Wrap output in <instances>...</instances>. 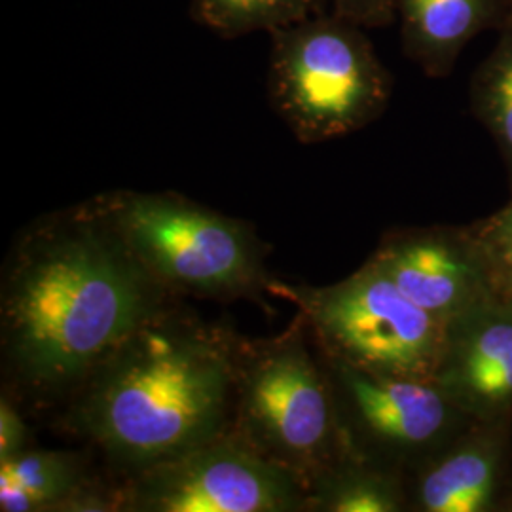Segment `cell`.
Wrapping results in <instances>:
<instances>
[{"instance_id":"cell-18","label":"cell","mask_w":512,"mask_h":512,"mask_svg":"<svg viewBox=\"0 0 512 512\" xmlns=\"http://www.w3.org/2000/svg\"><path fill=\"white\" fill-rule=\"evenodd\" d=\"M334 14L363 29L385 27L395 21V0H330Z\"/></svg>"},{"instance_id":"cell-4","label":"cell","mask_w":512,"mask_h":512,"mask_svg":"<svg viewBox=\"0 0 512 512\" xmlns=\"http://www.w3.org/2000/svg\"><path fill=\"white\" fill-rule=\"evenodd\" d=\"M270 37V103L300 143L346 137L384 114L393 78L361 25L317 14Z\"/></svg>"},{"instance_id":"cell-8","label":"cell","mask_w":512,"mask_h":512,"mask_svg":"<svg viewBox=\"0 0 512 512\" xmlns=\"http://www.w3.org/2000/svg\"><path fill=\"white\" fill-rule=\"evenodd\" d=\"M325 363L351 448L404 475L476 421L433 380L370 374L330 357Z\"/></svg>"},{"instance_id":"cell-10","label":"cell","mask_w":512,"mask_h":512,"mask_svg":"<svg viewBox=\"0 0 512 512\" xmlns=\"http://www.w3.org/2000/svg\"><path fill=\"white\" fill-rule=\"evenodd\" d=\"M406 484L408 511L503 512L512 495V420H476Z\"/></svg>"},{"instance_id":"cell-21","label":"cell","mask_w":512,"mask_h":512,"mask_svg":"<svg viewBox=\"0 0 512 512\" xmlns=\"http://www.w3.org/2000/svg\"><path fill=\"white\" fill-rule=\"evenodd\" d=\"M507 302H511V306H512V294H511V296H509V298H507Z\"/></svg>"},{"instance_id":"cell-6","label":"cell","mask_w":512,"mask_h":512,"mask_svg":"<svg viewBox=\"0 0 512 512\" xmlns=\"http://www.w3.org/2000/svg\"><path fill=\"white\" fill-rule=\"evenodd\" d=\"M291 300L330 359L380 376L435 380L446 323L414 304L370 260L327 287L270 281Z\"/></svg>"},{"instance_id":"cell-20","label":"cell","mask_w":512,"mask_h":512,"mask_svg":"<svg viewBox=\"0 0 512 512\" xmlns=\"http://www.w3.org/2000/svg\"><path fill=\"white\" fill-rule=\"evenodd\" d=\"M503 512H512V495L511 499L507 501V505H505V509H503Z\"/></svg>"},{"instance_id":"cell-19","label":"cell","mask_w":512,"mask_h":512,"mask_svg":"<svg viewBox=\"0 0 512 512\" xmlns=\"http://www.w3.org/2000/svg\"><path fill=\"white\" fill-rule=\"evenodd\" d=\"M29 448V429L18 408L6 397L0 401V463Z\"/></svg>"},{"instance_id":"cell-15","label":"cell","mask_w":512,"mask_h":512,"mask_svg":"<svg viewBox=\"0 0 512 512\" xmlns=\"http://www.w3.org/2000/svg\"><path fill=\"white\" fill-rule=\"evenodd\" d=\"M327 0H190V16L222 38L274 33L321 14Z\"/></svg>"},{"instance_id":"cell-17","label":"cell","mask_w":512,"mask_h":512,"mask_svg":"<svg viewBox=\"0 0 512 512\" xmlns=\"http://www.w3.org/2000/svg\"><path fill=\"white\" fill-rule=\"evenodd\" d=\"M494 281L495 294L507 300L512 294V198L494 215L469 226Z\"/></svg>"},{"instance_id":"cell-1","label":"cell","mask_w":512,"mask_h":512,"mask_svg":"<svg viewBox=\"0 0 512 512\" xmlns=\"http://www.w3.org/2000/svg\"><path fill=\"white\" fill-rule=\"evenodd\" d=\"M173 294L88 202L27 230L2 279V359L37 395L76 391Z\"/></svg>"},{"instance_id":"cell-22","label":"cell","mask_w":512,"mask_h":512,"mask_svg":"<svg viewBox=\"0 0 512 512\" xmlns=\"http://www.w3.org/2000/svg\"><path fill=\"white\" fill-rule=\"evenodd\" d=\"M511 4H512V0H511Z\"/></svg>"},{"instance_id":"cell-7","label":"cell","mask_w":512,"mask_h":512,"mask_svg":"<svg viewBox=\"0 0 512 512\" xmlns=\"http://www.w3.org/2000/svg\"><path fill=\"white\" fill-rule=\"evenodd\" d=\"M120 511H310V488L228 429L181 456L129 476Z\"/></svg>"},{"instance_id":"cell-11","label":"cell","mask_w":512,"mask_h":512,"mask_svg":"<svg viewBox=\"0 0 512 512\" xmlns=\"http://www.w3.org/2000/svg\"><path fill=\"white\" fill-rule=\"evenodd\" d=\"M433 382L475 420H512L511 302L495 296L446 323Z\"/></svg>"},{"instance_id":"cell-13","label":"cell","mask_w":512,"mask_h":512,"mask_svg":"<svg viewBox=\"0 0 512 512\" xmlns=\"http://www.w3.org/2000/svg\"><path fill=\"white\" fill-rule=\"evenodd\" d=\"M310 511H408L406 475L353 448L310 484Z\"/></svg>"},{"instance_id":"cell-12","label":"cell","mask_w":512,"mask_h":512,"mask_svg":"<svg viewBox=\"0 0 512 512\" xmlns=\"http://www.w3.org/2000/svg\"><path fill=\"white\" fill-rule=\"evenodd\" d=\"M511 0H395L404 54L431 78L454 71L473 38L503 25Z\"/></svg>"},{"instance_id":"cell-16","label":"cell","mask_w":512,"mask_h":512,"mask_svg":"<svg viewBox=\"0 0 512 512\" xmlns=\"http://www.w3.org/2000/svg\"><path fill=\"white\" fill-rule=\"evenodd\" d=\"M471 105L476 118L490 131L512 181V16L501 25L494 50L476 69Z\"/></svg>"},{"instance_id":"cell-9","label":"cell","mask_w":512,"mask_h":512,"mask_svg":"<svg viewBox=\"0 0 512 512\" xmlns=\"http://www.w3.org/2000/svg\"><path fill=\"white\" fill-rule=\"evenodd\" d=\"M368 260L414 304L444 323L497 296L469 226L391 232Z\"/></svg>"},{"instance_id":"cell-2","label":"cell","mask_w":512,"mask_h":512,"mask_svg":"<svg viewBox=\"0 0 512 512\" xmlns=\"http://www.w3.org/2000/svg\"><path fill=\"white\" fill-rule=\"evenodd\" d=\"M239 340L164 311L74 391V425L135 475L230 429Z\"/></svg>"},{"instance_id":"cell-5","label":"cell","mask_w":512,"mask_h":512,"mask_svg":"<svg viewBox=\"0 0 512 512\" xmlns=\"http://www.w3.org/2000/svg\"><path fill=\"white\" fill-rule=\"evenodd\" d=\"M93 203L169 293L238 300L268 291L264 249L241 220L171 192L122 190Z\"/></svg>"},{"instance_id":"cell-3","label":"cell","mask_w":512,"mask_h":512,"mask_svg":"<svg viewBox=\"0 0 512 512\" xmlns=\"http://www.w3.org/2000/svg\"><path fill=\"white\" fill-rule=\"evenodd\" d=\"M302 313L283 334L239 342L230 429L258 454L313 478L351 450L342 427L329 368L311 353ZM323 355V353H321Z\"/></svg>"},{"instance_id":"cell-14","label":"cell","mask_w":512,"mask_h":512,"mask_svg":"<svg viewBox=\"0 0 512 512\" xmlns=\"http://www.w3.org/2000/svg\"><path fill=\"white\" fill-rule=\"evenodd\" d=\"M88 482L78 454L27 448L0 463V511L61 512Z\"/></svg>"}]
</instances>
